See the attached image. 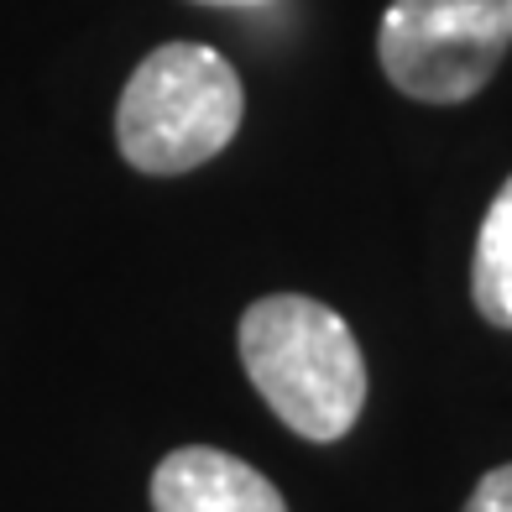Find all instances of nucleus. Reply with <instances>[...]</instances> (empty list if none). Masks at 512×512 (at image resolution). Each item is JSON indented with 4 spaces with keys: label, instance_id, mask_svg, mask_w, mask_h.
Listing matches in <instances>:
<instances>
[{
    "label": "nucleus",
    "instance_id": "obj_1",
    "mask_svg": "<svg viewBox=\"0 0 512 512\" xmlns=\"http://www.w3.org/2000/svg\"><path fill=\"white\" fill-rule=\"evenodd\" d=\"M241 366L262 403L309 445H335L366 408L361 345L330 304L309 293H267L241 314Z\"/></svg>",
    "mask_w": 512,
    "mask_h": 512
},
{
    "label": "nucleus",
    "instance_id": "obj_2",
    "mask_svg": "<svg viewBox=\"0 0 512 512\" xmlns=\"http://www.w3.org/2000/svg\"><path fill=\"white\" fill-rule=\"evenodd\" d=\"M246 89L241 74L204 42H162L115 105V147L147 178H178L220 157L241 131Z\"/></svg>",
    "mask_w": 512,
    "mask_h": 512
},
{
    "label": "nucleus",
    "instance_id": "obj_3",
    "mask_svg": "<svg viewBox=\"0 0 512 512\" xmlns=\"http://www.w3.org/2000/svg\"><path fill=\"white\" fill-rule=\"evenodd\" d=\"M512 48V0H392L377 63L392 89L424 105L476 100Z\"/></svg>",
    "mask_w": 512,
    "mask_h": 512
},
{
    "label": "nucleus",
    "instance_id": "obj_4",
    "mask_svg": "<svg viewBox=\"0 0 512 512\" xmlns=\"http://www.w3.org/2000/svg\"><path fill=\"white\" fill-rule=\"evenodd\" d=\"M152 512H288V502L241 455L183 445L152 471Z\"/></svg>",
    "mask_w": 512,
    "mask_h": 512
},
{
    "label": "nucleus",
    "instance_id": "obj_5",
    "mask_svg": "<svg viewBox=\"0 0 512 512\" xmlns=\"http://www.w3.org/2000/svg\"><path fill=\"white\" fill-rule=\"evenodd\" d=\"M471 298L492 330H512V178L492 194L481 215L471 256Z\"/></svg>",
    "mask_w": 512,
    "mask_h": 512
},
{
    "label": "nucleus",
    "instance_id": "obj_6",
    "mask_svg": "<svg viewBox=\"0 0 512 512\" xmlns=\"http://www.w3.org/2000/svg\"><path fill=\"white\" fill-rule=\"evenodd\" d=\"M460 512H512V465H497L476 481V492L465 497Z\"/></svg>",
    "mask_w": 512,
    "mask_h": 512
},
{
    "label": "nucleus",
    "instance_id": "obj_7",
    "mask_svg": "<svg viewBox=\"0 0 512 512\" xmlns=\"http://www.w3.org/2000/svg\"><path fill=\"white\" fill-rule=\"evenodd\" d=\"M194 6H220V11H267L272 0H194Z\"/></svg>",
    "mask_w": 512,
    "mask_h": 512
}]
</instances>
